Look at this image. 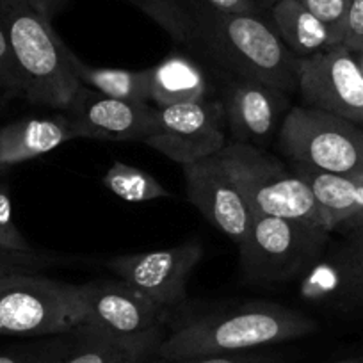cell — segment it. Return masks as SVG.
Instances as JSON below:
<instances>
[{
  "mask_svg": "<svg viewBox=\"0 0 363 363\" xmlns=\"http://www.w3.org/2000/svg\"><path fill=\"white\" fill-rule=\"evenodd\" d=\"M203 47L235 77L291 93L298 89V57L285 47L267 15L228 13L205 0H180Z\"/></svg>",
  "mask_w": 363,
  "mask_h": 363,
  "instance_id": "obj_1",
  "label": "cell"
},
{
  "mask_svg": "<svg viewBox=\"0 0 363 363\" xmlns=\"http://www.w3.org/2000/svg\"><path fill=\"white\" fill-rule=\"evenodd\" d=\"M315 320L278 303H246L182 324L160 342V358L169 362L233 354L260 345L294 340L313 333Z\"/></svg>",
  "mask_w": 363,
  "mask_h": 363,
  "instance_id": "obj_2",
  "label": "cell"
},
{
  "mask_svg": "<svg viewBox=\"0 0 363 363\" xmlns=\"http://www.w3.org/2000/svg\"><path fill=\"white\" fill-rule=\"evenodd\" d=\"M0 29L22 75L23 96L38 106L65 111L80 84L69 62L72 48L52 22L29 0H0Z\"/></svg>",
  "mask_w": 363,
  "mask_h": 363,
  "instance_id": "obj_3",
  "label": "cell"
},
{
  "mask_svg": "<svg viewBox=\"0 0 363 363\" xmlns=\"http://www.w3.org/2000/svg\"><path fill=\"white\" fill-rule=\"evenodd\" d=\"M216 160L242 194L253 216H274L326 228L323 212L306 182L264 148L228 141Z\"/></svg>",
  "mask_w": 363,
  "mask_h": 363,
  "instance_id": "obj_4",
  "label": "cell"
},
{
  "mask_svg": "<svg viewBox=\"0 0 363 363\" xmlns=\"http://www.w3.org/2000/svg\"><path fill=\"white\" fill-rule=\"evenodd\" d=\"M86 323L82 287L36 272L0 277V335L73 333Z\"/></svg>",
  "mask_w": 363,
  "mask_h": 363,
  "instance_id": "obj_5",
  "label": "cell"
},
{
  "mask_svg": "<svg viewBox=\"0 0 363 363\" xmlns=\"http://www.w3.org/2000/svg\"><path fill=\"white\" fill-rule=\"evenodd\" d=\"M278 148L292 164L330 174H363V128L313 107H291L278 130Z\"/></svg>",
  "mask_w": 363,
  "mask_h": 363,
  "instance_id": "obj_6",
  "label": "cell"
},
{
  "mask_svg": "<svg viewBox=\"0 0 363 363\" xmlns=\"http://www.w3.org/2000/svg\"><path fill=\"white\" fill-rule=\"evenodd\" d=\"M323 226L274 216H253L246 239L239 244V265L255 284H280L306 271L326 247Z\"/></svg>",
  "mask_w": 363,
  "mask_h": 363,
  "instance_id": "obj_7",
  "label": "cell"
},
{
  "mask_svg": "<svg viewBox=\"0 0 363 363\" xmlns=\"http://www.w3.org/2000/svg\"><path fill=\"white\" fill-rule=\"evenodd\" d=\"M86 323L102 333L125 342L159 349L167 310L121 280H95L80 284Z\"/></svg>",
  "mask_w": 363,
  "mask_h": 363,
  "instance_id": "obj_8",
  "label": "cell"
},
{
  "mask_svg": "<svg viewBox=\"0 0 363 363\" xmlns=\"http://www.w3.org/2000/svg\"><path fill=\"white\" fill-rule=\"evenodd\" d=\"M225 114L219 100L157 107V125L145 141L180 166L218 155L226 146Z\"/></svg>",
  "mask_w": 363,
  "mask_h": 363,
  "instance_id": "obj_9",
  "label": "cell"
},
{
  "mask_svg": "<svg viewBox=\"0 0 363 363\" xmlns=\"http://www.w3.org/2000/svg\"><path fill=\"white\" fill-rule=\"evenodd\" d=\"M201 257L203 246L198 240H187L166 250L120 255L107 262V269L118 280L167 310L186 301L191 272Z\"/></svg>",
  "mask_w": 363,
  "mask_h": 363,
  "instance_id": "obj_10",
  "label": "cell"
},
{
  "mask_svg": "<svg viewBox=\"0 0 363 363\" xmlns=\"http://www.w3.org/2000/svg\"><path fill=\"white\" fill-rule=\"evenodd\" d=\"M298 91L306 107L337 114L363 128V75L342 45L298 59Z\"/></svg>",
  "mask_w": 363,
  "mask_h": 363,
  "instance_id": "obj_11",
  "label": "cell"
},
{
  "mask_svg": "<svg viewBox=\"0 0 363 363\" xmlns=\"http://www.w3.org/2000/svg\"><path fill=\"white\" fill-rule=\"evenodd\" d=\"M62 113L77 139L145 143L157 125L155 106L111 99L86 86H79Z\"/></svg>",
  "mask_w": 363,
  "mask_h": 363,
  "instance_id": "obj_12",
  "label": "cell"
},
{
  "mask_svg": "<svg viewBox=\"0 0 363 363\" xmlns=\"http://www.w3.org/2000/svg\"><path fill=\"white\" fill-rule=\"evenodd\" d=\"M225 123L233 141L265 146L281 127L289 113L287 93L257 80L233 77L223 95Z\"/></svg>",
  "mask_w": 363,
  "mask_h": 363,
  "instance_id": "obj_13",
  "label": "cell"
},
{
  "mask_svg": "<svg viewBox=\"0 0 363 363\" xmlns=\"http://www.w3.org/2000/svg\"><path fill=\"white\" fill-rule=\"evenodd\" d=\"M182 167L187 200L214 228L239 246L250 232L253 214L216 155Z\"/></svg>",
  "mask_w": 363,
  "mask_h": 363,
  "instance_id": "obj_14",
  "label": "cell"
},
{
  "mask_svg": "<svg viewBox=\"0 0 363 363\" xmlns=\"http://www.w3.org/2000/svg\"><path fill=\"white\" fill-rule=\"evenodd\" d=\"M292 171L306 182L323 212L330 232L363 226V174L342 177L292 164Z\"/></svg>",
  "mask_w": 363,
  "mask_h": 363,
  "instance_id": "obj_15",
  "label": "cell"
},
{
  "mask_svg": "<svg viewBox=\"0 0 363 363\" xmlns=\"http://www.w3.org/2000/svg\"><path fill=\"white\" fill-rule=\"evenodd\" d=\"M72 121L65 113L54 116H33L13 121L0 128V167L16 166L54 152L73 141Z\"/></svg>",
  "mask_w": 363,
  "mask_h": 363,
  "instance_id": "obj_16",
  "label": "cell"
},
{
  "mask_svg": "<svg viewBox=\"0 0 363 363\" xmlns=\"http://www.w3.org/2000/svg\"><path fill=\"white\" fill-rule=\"evenodd\" d=\"M265 15L285 47L298 59H308L337 47L330 29L299 0H277Z\"/></svg>",
  "mask_w": 363,
  "mask_h": 363,
  "instance_id": "obj_17",
  "label": "cell"
},
{
  "mask_svg": "<svg viewBox=\"0 0 363 363\" xmlns=\"http://www.w3.org/2000/svg\"><path fill=\"white\" fill-rule=\"evenodd\" d=\"M150 99L155 107L203 102L208 99L207 77L193 59L171 54L150 68Z\"/></svg>",
  "mask_w": 363,
  "mask_h": 363,
  "instance_id": "obj_18",
  "label": "cell"
},
{
  "mask_svg": "<svg viewBox=\"0 0 363 363\" xmlns=\"http://www.w3.org/2000/svg\"><path fill=\"white\" fill-rule=\"evenodd\" d=\"M326 291L345 306L363 308V226L351 230L324 264Z\"/></svg>",
  "mask_w": 363,
  "mask_h": 363,
  "instance_id": "obj_19",
  "label": "cell"
},
{
  "mask_svg": "<svg viewBox=\"0 0 363 363\" xmlns=\"http://www.w3.org/2000/svg\"><path fill=\"white\" fill-rule=\"evenodd\" d=\"M69 62L80 86L96 91L100 95L128 102H152L150 99V68L125 69L91 66L69 52Z\"/></svg>",
  "mask_w": 363,
  "mask_h": 363,
  "instance_id": "obj_20",
  "label": "cell"
},
{
  "mask_svg": "<svg viewBox=\"0 0 363 363\" xmlns=\"http://www.w3.org/2000/svg\"><path fill=\"white\" fill-rule=\"evenodd\" d=\"M73 333L79 337V347L62 363H145L146 356L155 351L153 347L114 338L91 326H80Z\"/></svg>",
  "mask_w": 363,
  "mask_h": 363,
  "instance_id": "obj_21",
  "label": "cell"
},
{
  "mask_svg": "<svg viewBox=\"0 0 363 363\" xmlns=\"http://www.w3.org/2000/svg\"><path fill=\"white\" fill-rule=\"evenodd\" d=\"M102 184L114 196L130 201V203H145V201L171 198V191H167L155 177L146 173L141 167L130 166L120 160H114L111 164L109 169L104 174Z\"/></svg>",
  "mask_w": 363,
  "mask_h": 363,
  "instance_id": "obj_22",
  "label": "cell"
},
{
  "mask_svg": "<svg viewBox=\"0 0 363 363\" xmlns=\"http://www.w3.org/2000/svg\"><path fill=\"white\" fill-rule=\"evenodd\" d=\"M132 6L145 13L177 43L196 45V30L189 13L180 0H128Z\"/></svg>",
  "mask_w": 363,
  "mask_h": 363,
  "instance_id": "obj_23",
  "label": "cell"
},
{
  "mask_svg": "<svg viewBox=\"0 0 363 363\" xmlns=\"http://www.w3.org/2000/svg\"><path fill=\"white\" fill-rule=\"evenodd\" d=\"M299 2L330 29L335 43L340 45L351 0H299Z\"/></svg>",
  "mask_w": 363,
  "mask_h": 363,
  "instance_id": "obj_24",
  "label": "cell"
},
{
  "mask_svg": "<svg viewBox=\"0 0 363 363\" xmlns=\"http://www.w3.org/2000/svg\"><path fill=\"white\" fill-rule=\"evenodd\" d=\"M0 251L9 253H34L29 240L22 235L13 221V205L9 193L0 187Z\"/></svg>",
  "mask_w": 363,
  "mask_h": 363,
  "instance_id": "obj_25",
  "label": "cell"
},
{
  "mask_svg": "<svg viewBox=\"0 0 363 363\" xmlns=\"http://www.w3.org/2000/svg\"><path fill=\"white\" fill-rule=\"evenodd\" d=\"M0 89L8 95H23V80L4 33L0 29Z\"/></svg>",
  "mask_w": 363,
  "mask_h": 363,
  "instance_id": "obj_26",
  "label": "cell"
},
{
  "mask_svg": "<svg viewBox=\"0 0 363 363\" xmlns=\"http://www.w3.org/2000/svg\"><path fill=\"white\" fill-rule=\"evenodd\" d=\"M54 258H47L43 255L34 253H9L0 251V277L15 274V272H36L38 269L52 264Z\"/></svg>",
  "mask_w": 363,
  "mask_h": 363,
  "instance_id": "obj_27",
  "label": "cell"
},
{
  "mask_svg": "<svg viewBox=\"0 0 363 363\" xmlns=\"http://www.w3.org/2000/svg\"><path fill=\"white\" fill-rule=\"evenodd\" d=\"M340 45L352 54L363 52V0H351Z\"/></svg>",
  "mask_w": 363,
  "mask_h": 363,
  "instance_id": "obj_28",
  "label": "cell"
},
{
  "mask_svg": "<svg viewBox=\"0 0 363 363\" xmlns=\"http://www.w3.org/2000/svg\"><path fill=\"white\" fill-rule=\"evenodd\" d=\"M0 363H62V354H59L57 349L26 354H0Z\"/></svg>",
  "mask_w": 363,
  "mask_h": 363,
  "instance_id": "obj_29",
  "label": "cell"
},
{
  "mask_svg": "<svg viewBox=\"0 0 363 363\" xmlns=\"http://www.w3.org/2000/svg\"><path fill=\"white\" fill-rule=\"evenodd\" d=\"M212 8L221 9L228 13H257V15H265L255 0H205Z\"/></svg>",
  "mask_w": 363,
  "mask_h": 363,
  "instance_id": "obj_30",
  "label": "cell"
},
{
  "mask_svg": "<svg viewBox=\"0 0 363 363\" xmlns=\"http://www.w3.org/2000/svg\"><path fill=\"white\" fill-rule=\"evenodd\" d=\"M29 2L43 18L52 22V20L66 8V4H68L69 0H29Z\"/></svg>",
  "mask_w": 363,
  "mask_h": 363,
  "instance_id": "obj_31",
  "label": "cell"
},
{
  "mask_svg": "<svg viewBox=\"0 0 363 363\" xmlns=\"http://www.w3.org/2000/svg\"><path fill=\"white\" fill-rule=\"evenodd\" d=\"M178 363H260L257 358H250V356H242L239 352L233 354H214V356H201V358L184 359Z\"/></svg>",
  "mask_w": 363,
  "mask_h": 363,
  "instance_id": "obj_32",
  "label": "cell"
},
{
  "mask_svg": "<svg viewBox=\"0 0 363 363\" xmlns=\"http://www.w3.org/2000/svg\"><path fill=\"white\" fill-rule=\"evenodd\" d=\"M274 2H277V0H255V4H257L264 13H267V9L271 8Z\"/></svg>",
  "mask_w": 363,
  "mask_h": 363,
  "instance_id": "obj_33",
  "label": "cell"
},
{
  "mask_svg": "<svg viewBox=\"0 0 363 363\" xmlns=\"http://www.w3.org/2000/svg\"><path fill=\"white\" fill-rule=\"evenodd\" d=\"M354 57H356V62H358V66H359V72H362V75H363V52H356Z\"/></svg>",
  "mask_w": 363,
  "mask_h": 363,
  "instance_id": "obj_34",
  "label": "cell"
},
{
  "mask_svg": "<svg viewBox=\"0 0 363 363\" xmlns=\"http://www.w3.org/2000/svg\"><path fill=\"white\" fill-rule=\"evenodd\" d=\"M337 363H362V359H344V362H337Z\"/></svg>",
  "mask_w": 363,
  "mask_h": 363,
  "instance_id": "obj_35",
  "label": "cell"
},
{
  "mask_svg": "<svg viewBox=\"0 0 363 363\" xmlns=\"http://www.w3.org/2000/svg\"><path fill=\"white\" fill-rule=\"evenodd\" d=\"M362 363H363V359H362Z\"/></svg>",
  "mask_w": 363,
  "mask_h": 363,
  "instance_id": "obj_36",
  "label": "cell"
}]
</instances>
